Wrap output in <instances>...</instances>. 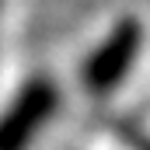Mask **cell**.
I'll return each instance as SVG.
<instances>
[{"mask_svg": "<svg viewBox=\"0 0 150 150\" xmlns=\"http://www.w3.org/2000/svg\"><path fill=\"white\" fill-rule=\"evenodd\" d=\"M56 108H59L56 84L45 77L28 80L7 105V112L0 115V150H28L38 129L56 115Z\"/></svg>", "mask_w": 150, "mask_h": 150, "instance_id": "2", "label": "cell"}, {"mask_svg": "<svg viewBox=\"0 0 150 150\" xmlns=\"http://www.w3.org/2000/svg\"><path fill=\"white\" fill-rule=\"evenodd\" d=\"M140 49H143V25L136 18H122L108 32V38L94 45V52L84 59V70H80L84 87L91 94H108L122 87V80L140 59Z\"/></svg>", "mask_w": 150, "mask_h": 150, "instance_id": "1", "label": "cell"}]
</instances>
